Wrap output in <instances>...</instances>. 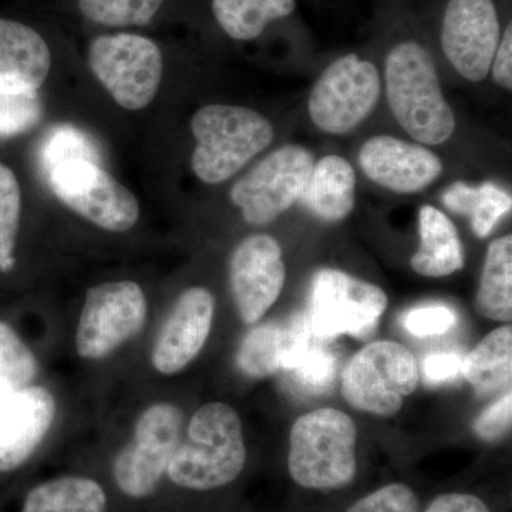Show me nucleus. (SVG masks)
<instances>
[{"instance_id": "1", "label": "nucleus", "mask_w": 512, "mask_h": 512, "mask_svg": "<svg viewBox=\"0 0 512 512\" xmlns=\"http://www.w3.org/2000/svg\"><path fill=\"white\" fill-rule=\"evenodd\" d=\"M390 110L409 136L426 146L446 143L456 130L433 57L417 40H403L386 57Z\"/></svg>"}, {"instance_id": "2", "label": "nucleus", "mask_w": 512, "mask_h": 512, "mask_svg": "<svg viewBox=\"0 0 512 512\" xmlns=\"http://www.w3.org/2000/svg\"><path fill=\"white\" fill-rule=\"evenodd\" d=\"M247 461L242 423L224 403H210L194 413L167 468L174 484L188 490L224 487L242 473Z\"/></svg>"}, {"instance_id": "3", "label": "nucleus", "mask_w": 512, "mask_h": 512, "mask_svg": "<svg viewBox=\"0 0 512 512\" xmlns=\"http://www.w3.org/2000/svg\"><path fill=\"white\" fill-rule=\"evenodd\" d=\"M191 130L197 141L192 171L211 185L229 180L274 140V127L261 113L227 104L202 107L192 117Z\"/></svg>"}, {"instance_id": "4", "label": "nucleus", "mask_w": 512, "mask_h": 512, "mask_svg": "<svg viewBox=\"0 0 512 512\" xmlns=\"http://www.w3.org/2000/svg\"><path fill=\"white\" fill-rule=\"evenodd\" d=\"M356 441L355 423L340 410L319 409L299 417L289 437L292 480L308 490L346 487L356 476Z\"/></svg>"}, {"instance_id": "5", "label": "nucleus", "mask_w": 512, "mask_h": 512, "mask_svg": "<svg viewBox=\"0 0 512 512\" xmlns=\"http://www.w3.org/2000/svg\"><path fill=\"white\" fill-rule=\"evenodd\" d=\"M419 384V366L410 350L392 340L369 343L342 373V393L359 412L392 417Z\"/></svg>"}, {"instance_id": "6", "label": "nucleus", "mask_w": 512, "mask_h": 512, "mask_svg": "<svg viewBox=\"0 0 512 512\" xmlns=\"http://www.w3.org/2000/svg\"><path fill=\"white\" fill-rule=\"evenodd\" d=\"M89 64L104 89L126 110L147 107L163 79L160 47L131 33L96 37L89 46Z\"/></svg>"}, {"instance_id": "7", "label": "nucleus", "mask_w": 512, "mask_h": 512, "mask_svg": "<svg viewBox=\"0 0 512 512\" xmlns=\"http://www.w3.org/2000/svg\"><path fill=\"white\" fill-rule=\"evenodd\" d=\"M313 165L315 158L305 147H281L237 181L229 198L248 224H271L301 201Z\"/></svg>"}, {"instance_id": "8", "label": "nucleus", "mask_w": 512, "mask_h": 512, "mask_svg": "<svg viewBox=\"0 0 512 512\" xmlns=\"http://www.w3.org/2000/svg\"><path fill=\"white\" fill-rule=\"evenodd\" d=\"M386 308L383 289L339 269H320L313 278L308 316L315 335L326 342L343 335L367 338Z\"/></svg>"}, {"instance_id": "9", "label": "nucleus", "mask_w": 512, "mask_h": 512, "mask_svg": "<svg viewBox=\"0 0 512 512\" xmlns=\"http://www.w3.org/2000/svg\"><path fill=\"white\" fill-rule=\"evenodd\" d=\"M46 178L50 190L67 208L96 227L126 232L140 218V205L133 192L93 161H67Z\"/></svg>"}, {"instance_id": "10", "label": "nucleus", "mask_w": 512, "mask_h": 512, "mask_svg": "<svg viewBox=\"0 0 512 512\" xmlns=\"http://www.w3.org/2000/svg\"><path fill=\"white\" fill-rule=\"evenodd\" d=\"M380 97V74L369 60L355 53L335 60L309 96V116L323 133L342 136L359 126Z\"/></svg>"}, {"instance_id": "11", "label": "nucleus", "mask_w": 512, "mask_h": 512, "mask_svg": "<svg viewBox=\"0 0 512 512\" xmlns=\"http://www.w3.org/2000/svg\"><path fill=\"white\" fill-rule=\"evenodd\" d=\"M183 421L171 403L154 404L141 414L133 440L114 458L113 476L121 493L144 498L157 490L183 440Z\"/></svg>"}, {"instance_id": "12", "label": "nucleus", "mask_w": 512, "mask_h": 512, "mask_svg": "<svg viewBox=\"0 0 512 512\" xmlns=\"http://www.w3.org/2000/svg\"><path fill=\"white\" fill-rule=\"evenodd\" d=\"M147 319V298L136 282H107L87 291L79 326L77 352L100 360L133 339Z\"/></svg>"}, {"instance_id": "13", "label": "nucleus", "mask_w": 512, "mask_h": 512, "mask_svg": "<svg viewBox=\"0 0 512 512\" xmlns=\"http://www.w3.org/2000/svg\"><path fill=\"white\" fill-rule=\"evenodd\" d=\"M501 33L494 0H447L441 19V49L468 82H481L488 76Z\"/></svg>"}, {"instance_id": "14", "label": "nucleus", "mask_w": 512, "mask_h": 512, "mask_svg": "<svg viewBox=\"0 0 512 512\" xmlns=\"http://www.w3.org/2000/svg\"><path fill=\"white\" fill-rule=\"evenodd\" d=\"M286 268L281 245L269 235H251L239 242L229 261V284L239 318L258 322L278 301Z\"/></svg>"}, {"instance_id": "15", "label": "nucleus", "mask_w": 512, "mask_h": 512, "mask_svg": "<svg viewBox=\"0 0 512 512\" xmlns=\"http://www.w3.org/2000/svg\"><path fill=\"white\" fill-rule=\"evenodd\" d=\"M359 163L370 181L397 194L424 190L443 173L439 156L429 148L390 136L369 138Z\"/></svg>"}, {"instance_id": "16", "label": "nucleus", "mask_w": 512, "mask_h": 512, "mask_svg": "<svg viewBox=\"0 0 512 512\" xmlns=\"http://www.w3.org/2000/svg\"><path fill=\"white\" fill-rule=\"evenodd\" d=\"M215 301L208 289H187L175 302L154 345L153 366L163 375H175L201 352L210 336Z\"/></svg>"}, {"instance_id": "17", "label": "nucleus", "mask_w": 512, "mask_h": 512, "mask_svg": "<svg viewBox=\"0 0 512 512\" xmlns=\"http://www.w3.org/2000/svg\"><path fill=\"white\" fill-rule=\"evenodd\" d=\"M55 414L52 393L40 386L0 396V473L16 470L29 460Z\"/></svg>"}, {"instance_id": "18", "label": "nucleus", "mask_w": 512, "mask_h": 512, "mask_svg": "<svg viewBox=\"0 0 512 512\" xmlns=\"http://www.w3.org/2000/svg\"><path fill=\"white\" fill-rule=\"evenodd\" d=\"M52 66L49 46L39 32L0 19V94L37 92Z\"/></svg>"}, {"instance_id": "19", "label": "nucleus", "mask_w": 512, "mask_h": 512, "mask_svg": "<svg viewBox=\"0 0 512 512\" xmlns=\"http://www.w3.org/2000/svg\"><path fill=\"white\" fill-rule=\"evenodd\" d=\"M301 202L320 220H345L356 202V174L352 165L339 156L320 158L313 165Z\"/></svg>"}, {"instance_id": "20", "label": "nucleus", "mask_w": 512, "mask_h": 512, "mask_svg": "<svg viewBox=\"0 0 512 512\" xmlns=\"http://www.w3.org/2000/svg\"><path fill=\"white\" fill-rule=\"evenodd\" d=\"M420 248L410 265L416 274L444 278L464 268L463 244L446 214L424 205L419 212Z\"/></svg>"}, {"instance_id": "21", "label": "nucleus", "mask_w": 512, "mask_h": 512, "mask_svg": "<svg viewBox=\"0 0 512 512\" xmlns=\"http://www.w3.org/2000/svg\"><path fill=\"white\" fill-rule=\"evenodd\" d=\"M461 375L478 396H493L511 386L512 328L503 326L488 333L473 352L464 356Z\"/></svg>"}, {"instance_id": "22", "label": "nucleus", "mask_w": 512, "mask_h": 512, "mask_svg": "<svg viewBox=\"0 0 512 512\" xmlns=\"http://www.w3.org/2000/svg\"><path fill=\"white\" fill-rule=\"evenodd\" d=\"M212 13L231 39L248 42L276 20L293 15L296 0H212Z\"/></svg>"}, {"instance_id": "23", "label": "nucleus", "mask_w": 512, "mask_h": 512, "mask_svg": "<svg viewBox=\"0 0 512 512\" xmlns=\"http://www.w3.org/2000/svg\"><path fill=\"white\" fill-rule=\"evenodd\" d=\"M476 309L484 318L510 322L512 318V237L495 239L485 256L476 296Z\"/></svg>"}, {"instance_id": "24", "label": "nucleus", "mask_w": 512, "mask_h": 512, "mask_svg": "<svg viewBox=\"0 0 512 512\" xmlns=\"http://www.w3.org/2000/svg\"><path fill=\"white\" fill-rule=\"evenodd\" d=\"M107 497L99 483L86 477H62L33 488L22 512H106Z\"/></svg>"}, {"instance_id": "25", "label": "nucleus", "mask_w": 512, "mask_h": 512, "mask_svg": "<svg viewBox=\"0 0 512 512\" xmlns=\"http://www.w3.org/2000/svg\"><path fill=\"white\" fill-rule=\"evenodd\" d=\"M443 202L447 210L470 220L477 238H487L512 208L511 194L493 183L474 188L457 181L444 192Z\"/></svg>"}, {"instance_id": "26", "label": "nucleus", "mask_w": 512, "mask_h": 512, "mask_svg": "<svg viewBox=\"0 0 512 512\" xmlns=\"http://www.w3.org/2000/svg\"><path fill=\"white\" fill-rule=\"evenodd\" d=\"M285 349V323L266 322L249 330L237 353V365L244 375L254 379L282 372Z\"/></svg>"}, {"instance_id": "27", "label": "nucleus", "mask_w": 512, "mask_h": 512, "mask_svg": "<svg viewBox=\"0 0 512 512\" xmlns=\"http://www.w3.org/2000/svg\"><path fill=\"white\" fill-rule=\"evenodd\" d=\"M86 160L100 164V151L92 137L70 124H60L47 131L39 150V165L47 175L67 161Z\"/></svg>"}, {"instance_id": "28", "label": "nucleus", "mask_w": 512, "mask_h": 512, "mask_svg": "<svg viewBox=\"0 0 512 512\" xmlns=\"http://www.w3.org/2000/svg\"><path fill=\"white\" fill-rule=\"evenodd\" d=\"M37 372L32 350L8 323L0 322V396L32 386Z\"/></svg>"}, {"instance_id": "29", "label": "nucleus", "mask_w": 512, "mask_h": 512, "mask_svg": "<svg viewBox=\"0 0 512 512\" xmlns=\"http://www.w3.org/2000/svg\"><path fill=\"white\" fill-rule=\"evenodd\" d=\"M164 0H79L87 19L109 28L146 26L157 15Z\"/></svg>"}, {"instance_id": "30", "label": "nucleus", "mask_w": 512, "mask_h": 512, "mask_svg": "<svg viewBox=\"0 0 512 512\" xmlns=\"http://www.w3.org/2000/svg\"><path fill=\"white\" fill-rule=\"evenodd\" d=\"M326 340H319L298 365L289 370L293 384L306 394H325L332 390L338 375V357L325 346Z\"/></svg>"}, {"instance_id": "31", "label": "nucleus", "mask_w": 512, "mask_h": 512, "mask_svg": "<svg viewBox=\"0 0 512 512\" xmlns=\"http://www.w3.org/2000/svg\"><path fill=\"white\" fill-rule=\"evenodd\" d=\"M22 194L18 178L0 164V271L13 266L12 252L18 237Z\"/></svg>"}, {"instance_id": "32", "label": "nucleus", "mask_w": 512, "mask_h": 512, "mask_svg": "<svg viewBox=\"0 0 512 512\" xmlns=\"http://www.w3.org/2000/svg\"><path fill=\"white\" fill-rule=\"evenodd\" d=\"M43 117L37 92L0 94V137H13L32 130Z\"/></svg>"}, {"instance_id": "33", "label": "nucleus", "mask_w": 512, "mask_h": 512, "mask_svg": "<svg viewBox=\"0 0 512 512\" xmlns=\"http://www.w3.org/2000/svg\"><path fill=\"white\" fill-rule=\"evenodd\" d=\"M346 512H420V501L409 485H384L356 501Z\"/></svg>"}, {"instance_id": "34", "label": "nucleus", "mask_w": 512, "mask_h": 512, "mask_svg": "<svg viewBox=\"0 0 512 512\" xmlns=\"http://www.w3.org/2000/svg\"><path fill=\"white\" fill-rule=\"evenodd\" d=\"M457 316L453 309L441 303L417 306L404 315L403 325L407 332L419 338L426 336L444 335L454 325Z\"/></svg>"}, {"instance_id": "35", "label": "nucleus", "mask_w": 512, "mask_h": 512, "mask_svg": "<svg viewBox=\"0 0 512 512\" xmlns=\"http://www.w3.org/2000/svg\"><path fill=\"white\" fill-rule=\"evenodd\" d=\"M512 394L511 389L505 392L497 402L490 404L474 423V431L483 440L501 439L511 429Z\"/></svg>"}, {"instance_id": "36", "label": "nucleus", "mask_w": 512, "mask_h": 512, "mask_svg": "<svg viewBox=\"0 0 512 512\" xmlns=\"http://www.w3.org/2000/svg\"><path fill=\"white\" fill-rule=\"evenodd\" d=\"M464 355L457 350L431 353L424 359V380L430 386L453 382L461 376Z\"/></svg>"}, {"instance_id": "37", "label": "nucleus", "mask_w": 512, "mask_h": 512, "mask_svg": "<svg viewBox=\"0 0 512 512\" xmlns=\"http://www.w3.org/2000/svg\"><path fill=\"white\" fill-rule=\"evenodd\" d=\"M493 70L494 82L503 89L511 92L512 90V25L508 23L507 28L501 33L500 43H498L497 50L491 69Z\"/></svg>"}, {"instance_id": "38", "label": "nucleus", "mask_w": 512, "mask_h": 512, "mask_svg": "<svg viewBox=\"0 0 512 512\" xmlns=\"http://www.w3.org/2000/svg\"><path fill=\"white\" fill-rule=\"evenodd\" d=\"M424 512H491L481 498L473 494L448 493L431 501Z\"/></svg>"}]
</instances>
